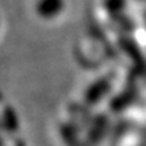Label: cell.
<instances>
[{"label": "cell", "instance_id": "6da1fadb", "mask_svg": "<svg viewBox=\"0 0 146 146\" xmlns=\"http://www.w3.org/2000/svg\"><path fill=\"white\" fill-rule=\"evenodd\" d=\"M68 10V0H34L33 11L42 22L52 23L61 19Z\"/></svg>", "mask_w": 146, "mask_h": 146}, {"label": "cell", "instance_id": "7a4b0ae2", "mask_svg": "<svg viewBox=\"0 0 146 146\" xmlns=\"http://www.w3.org/2000/svg\"><path fill=\"white\" fill-rule=\"evenodd\" d=\"M130 0H102V7L107 15H120L127 8Z\"/></svg>", "mask_w": 146, "mask_h": 146}, {"label": "cell", "instance_id": "3957f363", "mask_svg": "<svg viewBox=\"0 0 146 146\" xmlns=\"http://www.w3.org/2000/svg\"><path fill=\"white\" fill-rule=\"evenodd\" d=\"M135 1H141V3H146V0H135Z\"/></svg>", "mask_w": 146, "mask_h": 146}, {"label": "cell", "instance_id": "277c9868", "mask_svg": "<svg viewBox=\"0 0 146 146\" xmlns=\"http://www.w3.org/2000/svg\"><path fill=\"white\" fill-rule=\"evenodd\" d=\"M0 27H1V16H0Z\"/></svg>", "mask_w": 146, "mask_h": 146}]
</instances>
